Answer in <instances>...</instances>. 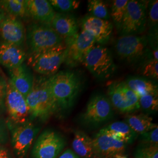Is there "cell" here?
Segmentation results:
<instances>
[{"label": "cell", "mask_w": 158, "mask_h": 158, "mask_svg": "<svg viewBox=\"0 0 158 158\" xmlns=\"http://www.w3.org/2000/svg\"><path fill=\"white\" fill-rule=\"evenodd\" d=\"M51 92L55 100L57 112L67 111L73 106L80 93L81 81L75 72L65 70L48 77Z\"/></svg>", "instance_id": "cell-1"}, {"label": "cell", "mask_w": 158, "mask_h": 158, "mask_svg": "<svg viewBox=\"0 0 158 158\" xmlns=\"http://www.w3.org/2000/svg\"><path fill=\"white\" fill-rule=\"evenodd\" d=\"M25 98L31 121L38 119L44 122L57 113L56 104L51 92L48 77L34 79L32 88Z\"/></svg>", "instance_id": "cell-2"}, {"label": "cell", "mask_w": 158, "mask_h": 158, "mask_svg": "<svg viewBox=\"0 0 158 158\" xmlns=\"http://www.w3.org/2000/svg\"><path fill=\"white\" fill-rule=\"evenodd\" d=\"M146 36L121 35L117 40L115 50L121 59L128 63L143 62L153 57Z\"/></svg>", "instance_id": "cell-3"}, {"label": "cell", "mask_w": 158, "mask_h": 158, "mask_svg": "<svg viewBox=\"0 0 158 158\" xmlns=\"http://www.w3.org/2000/svg\"><path fill=\"white\" fill-rule=\"evenodd\" d=\"M66 55V46L64 42L50 49L31 53L28 62L36 73L51 76L56 73L64 62Z\"/></svg>", "instance_id": "cell-4"}, {"label": "cell", "mask_w": 158, "mask_h": 158, "mask_svg": "<svg viewBox=\"0 0 158 158\" xmlns=\"http://www.w3.org/2000/svg\"><path fill=\"white\" fill-rule=\"evenodd\" d=\"M82 64L100 80L110 78L117 69L111 52L102 45L93 46L85 56Z\"/></svg>", "instance_id": "cell-5"}, {"label": "cell", "mask_w": 158, "mask_h": 158, "mask_svg": "<svg viewBox=\"0 0 158 158\" xmlns=\"http://www.w3.org/2000/svg\"><path fill=\"white\" fill-rule=\"evenodd\" d=\"M26 41L31 53L44 51L64 43L50 24L32 23L26 31Z\"/></svg>", "instance_id": "cell-6"}, {"label": "cell", "mask_w": 158, "mask_h": 158, "mask_svg": "<svg viewBox=\"0 0 158 158\" xmlns=\"http://www.w3.org/2000/svg\"><path fill=\"white\" fill-rule=\"evenodd\" d=\"M148 1L130 0L120 28L121 35L141 34L147 27Z\"/></svg>", "instance_id": "cell-7"}, {"label": "cell", "mask_w": 158, "mask_h": 158, "mask_svg": "<svg viewBox=\"0 0 158 158\" xmlns=\"http://www.w3.org/2000/svg\"><path fill=\"white\" fill-rule=\"evenodd\" d=\"M66 142L61 134L52 129L44 131L35 142L32 158H57L62 152Z\"/></svg>", "instance_id": "cell-8"}, {"label": "cell", "mask_w": 158, "mask_h": 158, "mask_svg": "<svg viewBox=\"0 0 158 158\" xmlns=\"http://www.w3.org/2000/svg\"><path fill=\"white\" fill-rule=\"evenodd\" d=\"M66 46L64 63L70 67H76L82 64L85 56L96 44L95 39L83 30L64 40Z\"/></svg>", "instance_id": "cell-9"}, {"label": "cell", "mask_w": 158, "mask_h": 158, "mask_svg": "<svg viewBox=\"0 0 158 158\" xmlns=\"http://www.w3.org/2000/svg\"><path fill=\"white\" fill-rule=\"evenodd\" d=\"M6 124L11 132L12 146L17 158H25L40 131V127L31 120L20 124Z\"/></svg>", "instance_id": "cell-10"}, {"label": "cell", "mask_w": 158, "mask_h": 158, "mask_svg": "<svg viewBox=\"0 0 158 158\" xmlns=\"http://www.w3.org/2000/svg\"><path fill=\"white\" fill-rule=\"evenodd\" d=\"M108 94L112 106L120 113L128 114L139 109L138 96L124 81L115 82L110 85Z\"/></svg>", "instance_id": "cell-11"}, {"label": "cell", "mask_w": 158, "mask_h": 158, "mask_svg": "<svg viewBox=\"0 0 158 158\" xmlns=\"http://www.w3.org/2000/svg\"><path fill=\"white\" fill-rule=\"evenodd\" d=\"M113 106L106 96H93L88 102L81 119L85 124L96 126L102 124L113 117Z\"/></svg>", "instance_id": "cell-12"}, {"label": "cell", "mask_w": 158, "mask_h": 158, "mask_svg": "<svg viewBox=\"0 0 158 158\" xmlns=\"http://www.w3.org/2000/svg\"><path fill=\"white\" fill-rule=\"evenodd\" d=\"M6 109L9 117L8 124H20L29 120L26 98L15 89L9 79L7 80Z\"/></svg>", "instance_id": "cell-13"}, {"label": "cell", "mask_w": 158, "mask_h": 158, "mask_svg": "<svg viewBox=\"0 0 158 158\" xmlns=\"http://www.w3.org/2000/svg\"><path fill=\"white\" fill-rule=\"evenodd\" d=\"M0 36L3 42L21 47L26 40V30L21 20L6 14L0 23Z\"/></svg>", "instance_id": "cell-14"}, {"label": "cell", "mask_w": 158, "mask_h": 158, "mask_svg": "<svg viewBox=\"0 0 158 158\" xmlns=\"http://www.w3.org/2000/svg\"><path fill=\"white\" fill-rule=\"evenodd\" d=\"M92 139L98 158H115L118 155L124 154L127 148V144L124 142L99 132Z\"/></svg>", "instance_id": "cell-15"}, {"label": "cell", "mask_w": 158, "mask_h": 158, "mask_svg": "<svg viewBox=\"0 0 158 158\" xmlns=\"http://www.w3.org/2000/svg\"><path fill=\"white\" fill-rule=\"evenodd\" d=\"M82 30L90 34L96 43L105 44L110 40L113 34V25L107 20L92 16L84 18L81 21Z\"/></svg>", "instance_id": "cell-16"}, {"label": "cell", "mask_w": 158, "mask_h": 158, "mask_svg": "<svg viewBox=\"0 0 158 158\" xmlns=\"http://www.w3.org/2000/svg\"><path fill=\"white\" fill-rule=\"evenodd\" d=\"M8 74L14 87L26 98L34 84V76L29 68L23 63L18 67L8 69Z\"/></svg>", "instance_id": "cell-17"}, {"label": "cell", "mask_w": 158, "mask_h": 158, "mask_svg": "<svg viewBox=\"0 0 158 158\" xmlns=\"http://www.w3.org/2000/svg\"><path fill=\"white\" fill-rule=\"evenodd\" d=\"M28 17L38 23L50 24L56 12L49 1L26 0Z\"/></svg>", "instance_id": "cell-18"}, {"label": "cell", "mask_w": 158, "mask_h": 158, "mask_svg": "<svg viewBox=\"0 0 158 158\" xmlns=\"http://www.w3.org/2000/svg\"><path fill=\"white\" fill-rule=\"evenodd\" d=\"M27 58V54L22 47L8 44L0 43V64L10 69L23 64Z\"/></svg>", "instance_id": "cell-19"}, {"label": "cell", "mask_w": 158, "mask_h": 158, "mask_svg": "<svg viewBox=\"0 0 158 158\" xmlns=\"http://www.w3.org/2000/svg\"><path fill=\"white\" fill-rule=\"evenodd\" d=\"M52 28L63 40L73 36L79 32L78 22L73 15L56 13L52 23Z\"/></svg>", "instance_id": "cell-20"}, {"label": "cell", "mask_w": 158, "mask_h": 158, "mask_svg": "<svg viewBox=\"0 0 158 158\" xmlns=\"http://www.w3.org/2000/svg\"><path fill=\"white\" fill-rule=\"evenodd\" d=\"M72 151L80 158H98L96 154L93 139L81 131L74 134Z\"/></svg>", "instance_id": "cell-21"}, {"label": "cell", "mask_w": 158, "mask_h": 158, "mask_svg": "<svg viewBox=\"0 0 158 158\" xmlns=\"http://www.w3.org/2000/svg\"><path fill=\"white\" fill-rule=\"evenodd\" d=\"M124 122L138 135L158 127V125L153 123L152 118L148 114L127 115L125 118Z\"/></svg>", "instance_id": "cell-22"}, {"label": "cell", "mask_w": 158, "mask_h": 158, "mask_svg": "<svg viewBox=\"0 0 158 158\" xmlns=\"http://www.w3.org/2000/svg\"><path fill=\"white\" fill-rule=\"evenodd\" d=\"M124 82L138 97L150 93H158L157 84L146 78L132 76L128 78Z\"/></svg>", "instance_id": "cell-23"}, {"label": "cell", "mask_w": 158, "mask_h": 158, "mask_svg": "<svg viewBox=\"0 0 158 158\" xmlns=\"http://www.w3.org/2000/svg\"><path fill=\"white\" fill-rule=\"evenodd\" d=\"M0 6L6 14L19 19L28 17L26 0H2Z\"/></svg>", "instance_id": "cell-24"}, {"label": "cell", "mask_w": 158, "mask_h": 158, "mask_svg": "<svg viewBox=\"0 0 158 158\" xmlns=\"http://www.w3.org/2000/svg\"><path fill=\"white\" fill-rule=\"evenodd\" d=\"M128 0H115L113 1L110 12V17L117 29L119 31L123 23Z\"/></svg>", "instance_id": "cell-25"}, {"label": "cell", "mask_w": 158, "mask_h": 158, "mask_svg": "<svg viewBox=\"0 0 158 158\" xmlns=\"http://www.w3.org/2000/svg\"><path fill=\"white\" fill-rule=\"evenodd\" d=\"M87 7L88 11L92 17L107 21L110 18L108 6L103 1L89 0Z\"/></svg>", "instance_id": "cell-26"}, {"label": "cell", "mask_w": 158, "mask_h": 158, "mask_svg": "<svg viewBox=\"0 0 158 158\" xmlns=\"http://www.w3.org/2000/svg\"><path fill=\"white\" fill-rule=\"evenodd\" d=\"M105 130H109L119 133L125 136L132 143L138 138V135L130 128V126L124 121H116L103 128Z\"/></svg>", "instance_id": "cell-27"}, {"label": "cell", "mask_w": 158, "mask_h": 158, "mask_svg": "<svg viewBox=\"0 0 158 158\" xmlns=\"http://www.w3.org/2000/svg\"><path fill=\"white\" fill-rule=\"evenodd\" d=\"M139 108L147 114L156 113L158 110V93H150L139 97Z\"/></svg>", "instance_id": "cell-28"}, {"label": "cell", "mask_w": 158, "mask_h": 158, "mask_svg": "<svg viewBox=\"0 0 158 158\" xmlns=\"http://www.w3.org/2000/svg\"><path fill=\"white\" fill-rule=\"evenodd\" d=\"M158 1H149L147 7V23L149 32L158 31Z\"/></svg>", "instance_id": "cell-29"}, {"label": "cell", "mask_w": 158, "mask_h": 158, "mask_svg": "<svg viewBox=\"0 0 158 158\" xmlns=\"http://www.w3.org/2000/svg\"><path fill=\"white\" fill-rule=\"evenodd\" d=\"M139 73L143 76L158 80V60L152 57L142 62L139 68Z\"/></svg>", "instance_id": "cell-30"}, {"label": "cell", "mask_w": 158, "mask_h": 158, "mask_svg": "<svg viewBox=\"0 0 158 158\" xmlns=\"http://www.w3.org/2000/svg\"><path fill=\"white\" fill-rule=\"evenodd\" d=\"M53 8L61 12H69L77 9L80 4V1L76 0H50Z\"/></svg>", "instance_id": "cell-31"}, {"label": "cell", "mask_w": 158, "mask_h": 158, "mask_svg": "<svg viewBox=\"0 0 158 158\" xmlns=\"http://www.w3.org/2000/svg\"><path fill=\"white\" fill-rule=\"evenodd\" d=\"M134 155L135 158H158V145L142 143L136 148Z\"/></svg>", "instance_id": "cell-32"}, {"label": "cell", "mask_w": 158, "mask_h": 158, "mask_svg": "<svg viewBox=\"0 0 158 158\" xmlns=\"http://www.w3.org/2000/svg\"><path fill=\"white\" fill-rule=\"evenodd\" d=\"M138 138L142 143L158 145V127L138 135Z\"/></svg>", "instance_id": "cell-33"}, {"label": "cell", "mask_w": 158, "mask_h": 158, "mask_svg": "<svg viewBox=\"0 0 158 158\" xmlns=\"http://www.w3.org/2000/svg\"><path fill=\"white\" fill-rule=\"evenodd\" d=\"M7 90V81L0 73V114L6 111V98Z\"/></svg>", "instance_id": "cell-34"}, {"label": "cell", "mask_w": 158, "mask_h": 158, "mask_svg": "<svg viewBox=\"0 0 158 158\" xmlns=\"http://www.w3.org/2000/svg\"><path fill=\"white\" fill-rule=\"evenodd\" d=\"M7 124L5 120L0 118V143H5L8 139Z\"/></svg>", "instance_id": "cell-35"}, {"label": "cell", "mask_w": 158, "mask_h": 158, "mask_svg": "<svg viewBox=\"0 0 158 158\" xmlns=\"http://www.w3.org/2000/svg\"><path fill=\"white\" fill-rule=\"evenodd\" d=\"M57 158H80L73 151L70 149H68L65 150Z\"/></svg>", "instance_id": "cell-36"}, {"label": "cell", "mask_w": 158, "mask_h": 158, "mask_svg": "<svg viewBox=\"0 0 158 158\" xmlns=\"http://www.w3.org/2000/svg\"><path fill=\"white\" fill-rule=\"evenodd\" d=\"M0 158H11L8 149L2 145H0Z\"/></svg>", "instance_id": "cell-37"}, {"label": "cell", "mask_w": 158, "mask_h": 158, "mask_svg": "<svg viewBox=\"0 0 158 158\" xmlns=\"http://www.w3.org/2000/svg\"><path fill=\"white\" fill-rule=\"evenodd\" d=\"M5 14H6L5 12L2 10V8L0 6V23H1V21H2V18L4 17Z\"/></svg>", "instance_id": "cell-38"}, {"label": "cell", "mask_w": 158, "mask_h": 158, "mask_svg": "<svg viewBox=\"0 0 158 158\" xmlns=\"http://www.w3.org/2000/svg\"><path fill=\"white\" fill-rule=\"evenodd\" d=\"M115 158H129L127 157V156H125L124 154H122V155H118L117 156H116Z\"/></svg>", "instance_id": "cell-39"}]
</instances>
